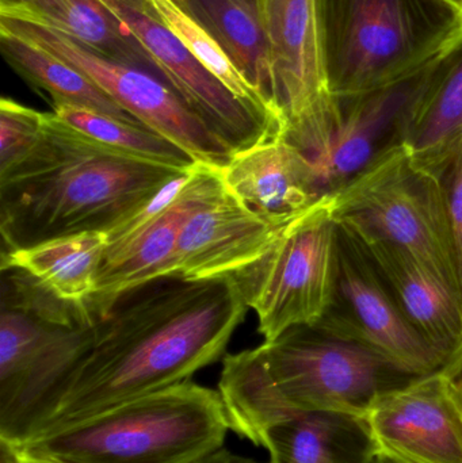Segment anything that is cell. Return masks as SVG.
<instances>
[{
    "label": "cell",
    "instance_id": "obj_1",
    "mask_svg": "<svg viewBox=\"0 0 462 463\" xmlns=\"http://www.w3.org/2000/svg\"><path fill=\"white\" fill-rule=\"evenodd\" d=\"M103 299L94 345L41 432L190 381L224 355L249 309L233 275H168Z\"/></svg>",
    "mask_w": 462,
    "mask_h": 463
},
{
    "label": "cell",
    "instance_id": "obj_2",
    "mask_svg": "<svg viewBox=\"0 0 462 463\" xmlns=\"http://www.w3.org/2000/svg\"><path fill=\"white\" fill-rule=\"evenodd\" d=\"M192 170L122 154L46 113L40 144L0 175L3 250L87 232L108 234Z\"/></svg>",
    "mask_w": 462,
    "mask_h": 463
},
{
    "label": "cell",
    "instance_id": "obj_3",
    "mask_svg": "<svg viewBox=\"0 0 462 463\" xmlns=\"http://www.w3.org/2000/svg\"><path fill=\"white\" fill-rule=\"evenodd\" d=\"M420 378L361 343L301 326L224 356L219 392L232 431L257 446L266 426L296 411L369 415L384 397Z\"/></svg>",
    "mask_w": 462,
    "mask_h": 463
},
{
    "label": "cell",
    "instance_id": "obj_4",
    "mask_svg": "<svg viewBox=\"0 0 462 463\" xmlns=\"http://www.w3.org/2000/svg\"><path fill=\"white\" fill-rule=\"evenodd\" d=\"M0 269V439L19 446L64 402L105 304L97 296L60 298L22 269Z\"/></svg>",
    "mask_w": 462,
    "mask_h": 463
},
{
    "label": "cell",
    "instance_id": "obj_5",
    "mask_svg": "<svg viewBox=\"0 0 462 463\" xmlns=\"http://www.w3.org/2000/svg\"><path fill=\"white\" fill-rule=\"evenodd\" d=\"M230 431L220 392L190 380L14 446L59 463H192L224 448Z\"/></svg>",
    "mask_w": 462,
    "mask_h": 463
},
{
    "label": "cell",
    "instance_id": "obj_6",
    "mask_svg": "<svg viewBox=\"0 0 462 463\" xmlns=\"http://www.w3.org/2000/svg\"><path fill=\"white\" fill-rule=\"evenodd\" d=\"M331 92L353 99L411 78L462 34L447 0H320Z\"/></svg>",
    "mask_w": 462,
    "mask_h": 463
},
{
    "label": "cell",
    "instance_id": "obj_7",
    "mask_svg": "<svg viewBox=\"0 0 462 463\" xmlns=\"http://www.w3.org/2000/svg\"><path fill=\"white\" fill-rule=\"evenodd\" d=\"M339 252L341 233L328 193L288 222L262 258L233 275L266 343L327 316L338 291Z\"/></svg>",
    "mask_w": 462,
    "mask_h": 463
},
{
    "label": "cell",
    "instance_id": "obj_8",
    "mask_svg": "<svg viewBox=\"0 0 462 463\" xmlns=\"http://www.w3.org/2000/svg\"><path fill=\"white\" fill-rule=\"evenodd\" d=\"M335 220H350L425 261L460 296L457 266L441 181L410 165L406 146L395 140L330 193ZM462 301V299H461Z\"/></svg>",
    "mask_w": 462,
    "mask_h": 463
},
{
    "label": "cell",
    "instance_id": "obj_9",
    "mask_svg": "<svg viewBox=\"0 0 462 463\" xmlns=\"http://www.w3.org/2000/svg\"><path fill=\"white\" fill-rule=\"evenodd\" d=\"M0 32L29 41L89 76L127 113L201 165L224 168L236 152L162 79L110 59L24 14H0Z\"/></svg>",
    "mask_w": 462,
    "mask_h": 463
},
{
    "label": "cell",
    "instance_id": "obj_10",
    "mask_svg": "<svg viewBox=\"0 0 462 463\" xmlns=\"http://www.w3.org/2000/svg\"><path fill=\"white\" fill-rule=\"evenodd\" d=\"M259 2L282 136L306 156H319L344 121L325 73L320 0Z\"/></svg>",
    "mask_w": 462,
    "mask_h": 463
},
{
    "label": "cell",
    "instance_id": "obj_11",
    "mask_svg": "<svg viewBox=\"0 0 462 463\" xmlns=\"http://www.w3.org/2000/svg\"><path fill=\"white\" fill-rule=\"evenodd\" d=\"M99 2L154 60L171 89L236 154L281 135L278 119L236 97L193 57L163 21L152 0Z\"/></svg>",
    "mask_w": 462,
    "mask_h": 463
},
{
    "label": "cell",
    "instance_id": "obj_12",
    "mask_svg": "<svg viewBox=\"0 0 462 463\" xmlns=\"http://www.w3.org/2000/svg\"><path fill=\"white\" fill-rule=\"evenodd\" d=\"M335 302L344 309L316 324L323 331L361 343L418 377L449 370V359L410 323L371 263L344 237Z\"/></svg>",
    "mask_w": 462,
    "mask_h": 463
},
{
    "label": "cell",
    "instance_id": "obj_13",
    "mask_svg": "<svg viewBox=\"0 0 462 463\" xmlns=\"http://www.w3.org/2000/svg\"><path fill=\"white\" fill-rule=\"evenodd\" d=\"M222 190L224 182L219 168L198 163L178 194L154 217L129 230L108 234L95 294L110 299L136 286L174 275L184 224Z\"/></svg>",
    "mask_w": 462,
    "mask_h": 463
},
{
    "label": "cell",
    "instance_id": "obj_14",
    "mask_svg": "<svg viewBox=\"0 0 462 463\" xmlns=\"http://www.w3.org/2000/svg\"><path fill=\"white\" fill-rule=\"evenodd\" d=\"M342 237L373 267L410 323L449 359L462 343V301L455 288L406 248L350 220H335Z\"/></svg>",
    "mask_w": 462,
    "mask_h": 463
},
{
    "label": "cell",
    "instance_id": "obj_15",
    "mask_svg": "<svg viewBox=\"0 0 462 463\" xmlns=\"http://www.w3.org/2000/svg\"><path fill=\"white\" fill-rule=\"evenodd\" d=\"M369 420L382 453L406 463H462V412L448 373L384 397Z\"/></svg>",
    "mask_w": 462,
    "mask_h": 463
},
{
    "label": "cell",
    "instance_id": "obj_16",
    "mask_svg": "<svg viewBox=\"0 0 462 463\" xmlns=\"http://www.w3.org/2000/svg\"><path fill=\"white\" fill-rule=\"evenodd\" d=\"M285 225L258 216L224 184V190L184 224L174 275L203 280L238 274L265 255Z\"/></svg>",
    "mask_w": 462,
    "mask_h": 463
},
{
    "label": "cell",
    "instance_id": "obj_17",
    "mask_svg": "<svg viewBox=\"0 0 462 463\" xmlns=\"http://www.w3.org/2000/svg\"><path fill=\"white\" fill-rule=\"evenodd\" d=\"M220 174L233 195L274 225L288 224L325 195L314 163L282 135L238 152Z\"/></svg>",
    "mask_w": 462,
    "mask_h": 463
},
{
    "label": "cell",
    "instance_id": "obj_18",
    "mask_svg": "<svg viewBox=\"0 0 462 463\" xmlns=\"http://www.w3.org/2000/svg\"><path fill=\"white\" fill-rule=\"evenodd\" d=\"M444 53L401 83L363 97L341 99L344 106L341 128L325 151L311 159L323 194L336 192L361 173L382 151L379 146L385 136L391 132L398 135L407 109Z\"/></svg>",
    "mask_w": 462,
    "mask_h": 463
},
{
    "label": "cell",
    "instance_id": "obj_19",
    "mask_svg": "<svg viewBox=\"0 0 462 463\" xmlns=\"http://www.w3.org/2000/svg\"><path fill=\"white\" fill-rule=\"evenodd\" d=\"M257 446L269 463H374L382 453L369 415L339 410L289 413L266 426Z\"/></svg>",
    "mask_w": 462,
    "mask_h": 463
},
{
    "label": "cell",
    "instance_id": "obj_20",
    "mask_svg": "<svg viewBox=\"0 0 462 463\" xmlns=\"http://www.w3.org/2000/svg\"><path fill=\"white\" fill-rule=\"evenodd\" d=\"M462 138V34L442 54L399 125L410 165L438 174Z\"/></svg>",
    "mask_w": 462,
    "mask_h": 463
},
{
    "label": "cell",
    "instance_id": "obj_21",
    "mask_svg": "<svg viewBox=\"0 0 462 463\" xmlns=\"http://www.w3.org/2000/svg\"><path fill=\"white\" fill-rule=\"evenodd\" d=\"M173 2L225 49L236 68L259 95L263 105L282 124L276 108L273 72L259 0Z\"/></svg>",
    "mask_w": 462,
    "mask_h": 463
},
{
    "label": "cell",
    "instance_id": "obj_22",
    "mask_svg": "<svg viewBox=\"0 0 462 463\" xmlns=\"http://www.w3.org/2000/svg\"><path fill=\"white\" fill-rule=\"evenodd\" d=\"M106 248L108 234L102 232L71 234L22 250H2L0 269H22L60 298L86 301L97 290Z\"/></svg>",
    "mask_w": 462,
    "mask_h": 463
},
{
    "label": "cell",
    "instance_id": "obj_23",
    "mask_svg": "<svg viewBox=\"0 0 462 463\" xmlns=\"http://www.w3.org/2000/svg\"><path fill=\"white\" fill-rule=\"evenodd\" d=\"M0 52L3 59L27 84L51 97L53 106H73L129 124L143 125L89 76L51 52L5 32H0Z\"/></svg>",
    "mask_w": 462,
    "mask_h": 463
},
{
    "label": "cell",
    "instance_id": "obj_24",
    "mask_svg": "<svg viewBox=\"0 0 462 463\" xmlns=\"http://www.w3.org/2000/svg\"><path fill=\"white\" fill-rule=\"evenodd\" d=\"M0 14L32 16L110 59L140 68L167 83L154 60L99 0H30L26 10H0Z\"/></svg>",
    "mask_w": 462,
    "mask_h": 463
},
{
    "label": "cell",
    "instance_id": "obj_25",
    "mask_svg": "<svg viewBox=\"0 0 462 463\" xmlns=\"http://www.w3.org/2000/svg\"><path fill=\"white\" fill-rule=\"evenodd\" d=\"M53 113L73 129L129 156L179 170H192L197 165L176 144L171 143L144 125L129 124L105 114L73 106H53Z\"/></svg>",
    "mask_w": 462,
    "mask_h": 463
},
{
    "label": "cell",
    "instance_id": "obj_26",
    "mask_svg": "<svg viewBox=\"0 0 462 463\" xmlns=\"http://www.w3.org/2000/svg\"><path fill=\"white\" fill-rule=\"evenodd\" d=\"M152 3L163 21L175 33L176 37L184 43L187 51L211 75L222 81L232 94L243 99L244 102L273 116L263 105L257 91L250 86L249 81L236 68L235 62L228 56L225 49L206 30L195 24L173 0H152Z\"/></svg>",
    "mask_w": 462,
    "mask_h": 463
},
{
    "label": "cell",
    "instance_id": "obj_27",
    "mask_svg": "<svg viewBox=\"0 0 462 463\" xmlns=\"http://www.w3.org/2000/svg\"><path fill=\"white\" fill-rule=\"evenodd\" d=\"M46 113L33 110L10 98L0 99V175L24 162L40 144Z\"/></svg>",
    "mask_w": 462,
    "mask_h": 463
},
{
    "label": "cell",
    "instance_id": "obj_28",
    "mask_svg": "<svg viewBox=\"0 0 462 463\" xmlns=\"http://www.w3.org/2000/svg\"><path fill=\"white\" fill-rule=\"evenodd\" d=\"M436 175L444 192L462 299V138L447 165Z\"/></svg>",
    "mask_w": 462,
    "mask_h": 463
},
{
    "label": "cell",
    "instance_id": "obj_29",
    "mask_svg": "<svg viewBox=\"0 0 462 463\" xmlns=\"http://www.w3.org/2000/svg\"><path fill=\"white\" fill-rule=\"evenodd\" d=\"M192 463H260L255 461V459L249 458V457L239 456V454L232 453V451L227 450L222 448L220 450L214 451V453L208 454V456L203 457V458L197 459V461Z\"/></svg>",
    "mask_w": 462,
    "mask_h": 463
},
{
    "label": "cell",
    "instance_id": "obj_30",
    "mask_svg": "<svg viewBox=\"0 0 462 463\" xmlns=\"http://www.w3.org/2000/svg\"><path fill=\"white\" fill-rule=\"evenodd\" d=\"M0 463H18L15 448L10 442L0 439Z\"/></svg>",
    "mask_w": 462,
    "mask_h": 463
},
{
    "label": "cell",
    "instance_id": "obj_31",
    "mask_svg": "<svg viewBox=\"0 0 462 463\" xmlns=\"http://www.w3.org/2000/svg\"><path fill=\"white\" fill-rule=\"evenodd\" d=\"M30 0H0V10H26Z\"/></svg>",
    "mask_w": 462,
    "mask_h": 463
},
{
    "label": "cell",
    "instance_id": "obj_32",
    "mask_svg": "<svg viewBox=\"0 0 462 463\" xmlns=\"http://www.w3.org/2000/svg\"><path fill=\"white\" fill-rule=\"evenodd\" d=\"M14 448H15V446H14ZM15 451L16 459H18V463H59L51 461V459L40 458V457L29 456V454L22 453V451L18 450V449L16 448Z\"/></svg>",
    "mask_w": 462,
    "mask_h": 463
},
{
    "label": "cell",
    "instance_id": "obj_33",
    "mask_svg": "<svg viewBox=\"0 0 462 463\" xmlns=\"http://www.w3.org/2000/svg\"><path fill=\"white\" fill-rule=\"evenodd\" d=\"M452 389L455 393L456 402L462 412V370L456 377H452Z\"/></svg>",
    "mask_w": 462,
    "mask_h": 463
},
{
    "label": "cell",
    "instance_id": "obj_34",
    "mask_svg": "<svg viewBox=\"0 0 462 463\" xmlns=\"http://www.w3.org/2000/svg\"><path fill=\"white\" fill-rule=\"evenodd\" d=\"M462 370V343L458 348L457 356H456L455 364H453L452 370H450V377H456Z\"/></svg>",
    "mask_w": 462,
    "mask_h": 463
},
{
    "label": "cell",
    "instance_id": "obj_35",
    "mask_svg": "<svg viewBox=\"0 0 462 463\" xmlns=\"http://www.w3.org/2000/svg\"><path fill=\"white\" fill-rule=\"evenodd\" d=\"M374 463H406V462L401 461V459L395 458V457L388 456V454L380 453L379 456H377L376 461H374Z\"/></svg>",
    "mask_w": 462,
    "mask_h": 463
},
{
    "label": "cell",
    "instance_id": "obj_36",
    "mask_svg": "<svg viewBox=\"0 0 462 463\" xmlns=\"http://www.w3.org/2000/svg\"><path fill=\"white\" fill-rule=\"evenodd\" d=\"M450 5H455L460 13H462V0H447Z\"/></svg>",
    "mask_w": 462,
    "mask_h": 463
}]
</instances>
